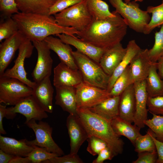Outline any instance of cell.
Listing matches in <instances>:
<instances>
[{
	"instance_id": "cell-18",
	"label": "cell",
	"mask_w": 163,
	"mask_h": 163,
	"mask_svg": "<svg viewBox=\"0 0 163 163\" xmlns=\"http://www.w3.org/2000/svg\"><path fill=\"white\" fill-rule=\"evenodd\" d=\"M64 43L71 45L81 53L99 63L106 50L97 47L75 36L64 34L56 35Z\"/></svg>"
},
{
	"instance_id": "cell-7",
	"label": "cell",
	"mask_w": 163,
	"mask_h": 163,
	"mask_svg": "<svg viewBox=\"0 0 163 163\" xmlns=\"http://www.w3.org/2000/svg\"><path fill=\"white\" fill-rule=\"evenodd\" d=\"M33 88L16 78L0 76V103L14 106L32 95Z\"/></svg>"
},
{
	"instance_id": "cell-50",
	"label": "cell",
	"mask_w": 163,
	"mask_h": 163,
	"mask_svg": "<svg viewBox=\"0 0 163 163\" xmlns=\"http://www.w3.org/2000/svg\"><path fill=\"white\" fill-rule=\"evenodd\" d=\"M132 0H123V1L126 3L128 4ZM134 1L137 2H142L143 1V0H133Z\"/></svg>"
},
{
	"instance_id": "cell-49",
	"label": "cell",
	"mask_w": 163,
	"mask_h": 163,
	"mask_svg": "<svg viewBox=\"0 0 163 163\" xmlns=\"http://www.w3.org/2000/svg\"><path fill=\"white\" fill-rule=\"evenodd\" d=\"M157 67L159 75L161 78L163 79V56L157 62Z\"/></svg>"
},
{
	"instance_id": "cell-47",
	"label": "cell",
	"mask_w": 163,
	"mask_h": 163,
	"mask_svg": "<svg viewBox=\"0 0 163 163\" xmlns=\"http://www.w3.org/2000/svg\"><path fill=\"white\" fill-rule=\"evenodd\" d=\"M13 155L7 153L0 149V163H9L14 157Z\"/></svg>"
},
{
	"instance_id": "cell-15",
	"label": "cell",
	"mask_w": 163,
	"mask_h": 163,
	"mask_svg": "<svg viewBox=\"0 0 163 163\" xmlns=\"http://www.w3.org/2000/svg\"><path fill=\"white\" fill-rule=\"evenodd\" d=\"M133 85L136 108L133 123L140 129L143 128L145 126L144 122L147 119L148 111L147 108L148 96L145 80L136 82Z\"/></svg>"
},
{
	"instance_id": "cell-13",
	"label": "cell",
	"mask_w": 163,
	"mask_h": 163,
	"mask_svg": "<svg viewBox=\"0 0 163 163\" xmlns=\"http://www.w3.org/2000/svg\"><path fill=\"white\" fill-rule=\"evenodd\" d=\"M66 126L70 140V153L77 154L89 135L78 114H69Z\"/></svg>"
},
{
	"instance_id": "cell-43",
	"label": "cell",
	"mask_w": 163,
	"mask_h": 163,
	"mask_svg": "<svg viewBox=\"0 0 163 163\" xmlns=\"http://www.w3.org/2000/svg\"><path fill=\"white\" fill-rule=\"evenodd\" d=\"M138 158L133 163H155L157 159L156 151L144 152L138 153Z\"/></svg>"
},
{
	"instance_id": "cell-6",
	"label": "cell",
	"mask_w": 163,
	"mask_h": 163,
	"mask_svg": "<svg viewBox=\"0 0 163 163\" xmlns=\"http://www.w3.org/2000/svg\"><path fill=\"white\" fill-rule=\"evenodd\" d=\"M54 18L59 25L71 27L79 32L85 29L92 19L87 9L86 0L56 14Z\"/></svg>"
},
{
	"instance_id": "cell-23",
	"label": "cell",
	"mask_w": 163,
	"mask_h": 163,
	"mask_svg": "<svg viewBox=\"0 0 163 163\" xmlns=\"http://www.w3.org/2000/svg\"><path fill=\"white\" fill-rule=\"evenodd\" d=\"M34 148L25 139L18 140L0 136V149L7 153L15 156L27 157Z\"/></svg>"
},
{
	"instance_id": "cell-25",
	"label": "cell",
	"mask_w": 163,
	"mask_h": 163,
	"mask_svg": "<svg viewBox=\"0 0 163 163\" xmlns=\"http://www.w3.org/2000/svg\"><path fill=\"white\" fill-rule=\"evenodd\" d=\"M126 48V52L123 59L110 76L107 88L109 92L117 78L129 65L134 56L141 50L134 40L129 42Z\"/></svg>"
},
{
	"instance_id": "cell-28",
	"label": "cell",
	"mask_w": 163,
	"mask_h": 163,
	"mask_svg": "<svg viewBox=\"0 0 163 163\" xmlns=\"http://www.w3.org/2000/svg\"><path fill=\"white\" fill-rule=\"evenodd\" d=\"M110 122L115 133L120 136H123L127 138L134 145L136 138L141 135V129L119 116L111 120Z\"/></svg>"
},
{
	"instance_id": "cell-31",
	"label": "cell",
	"mask_w": 163,
	"mask_h": 163,
	"mask_svg": "<svg viewBox=\"0 0 163 163\" xmlns=\"http://www.w3.org/2000/svg\"><path fill=\"white\" fill-rule=\"evenodd\" d=\"M146 11L149 14H152L151 19L143 32L145 34H148L156 27L163 24V0L158 6H148Z\"/></svg>"
},
{
	"instance_id": "cell-38",
	"label": "cell",
	"mask_w": 163,
	"mask_h": 163,
	"mask_svg": "<svg viewBox=\"0 0 163 163\" xmlns=\"http://www.w3.org/2000/svg\"><path fill=\"white\" fill-rule=\"evenodd\" d=\"M19 11L15 0H0L1 19L11 17Z\"/></svg>"
},
{
	"instance_id": "cell-41",
	"label": "cell",
	"mask_w": 163,
	"mask_h": 163,
	"mask_svg": "<svg viewBox=\"0 0 163 163\" xmlns=\"http://www.w3.org/2000/svg\"><path fill=\"white\" fill-rule=\"evenodd\" d=\"M85 0H57L50 8L49 15H54Z\"/></svg>"
},
{
	"instance_id": "cell-12",
	"label": "cell",
	"mask_w": 163,
	"mask_h": 163,
	"mask_svg": "<svg viewBox=\"0 0 163 163\" xmlns=\"http://www.w3.org/2000/svg\"><path fill=\"white\" fill-rule=\"evenodd\" d=\"M33 44L37 53V59L31 75L34 82H38L51 74L53 60L50 49L43 41L33 42Z\"/></svg>"
},
{
	"instance_id": "cell-19",
	"label": "cell",
	"mask_w": 163,
	"mask_h": 163,
	"mask_svg": "<svg viewBox=\"0 0 163 163\" xmlns=\"http://www.w3.org/2000/svg\"><path fill=\"white\" fill-rule=\"evenodd\" d=\"M148 49H141L133 58L129 65L130 72L134 83L145 80L152 62Z\"/></svg>"
},
{
	"instance_id": "cell-44",
	"label": "cell",
	"mask_w": 163,
	"mask_h": 163,
	"mask_svg": "<svg viewBox=\"0 0 163 163\" xmlns=\"http://www.w3.org/2000/svg\"><path fill=\"white\" fill-rule=\"evenodd\" d=\"M115 155L111 149L108 147L102 150L98 155L97 157L92 163H103L106 160H111Z\"/></svg>"
},
{
	"instance_id": "cell-2",
	"label": "cell",
	"mask_w": 163,
	"mask_h": 163,
	"mask_svg": "<svg viewBox=\"0 0 163 163\" xmlns=\"http://www.w3.org/2000/svg\"><path fill=\"white\" fill-rule=\"evenodd\" d=\"M12 17L17 23L19 30L32 42L44 41L52 35L64 34L73 36L79 32L72 27L59 25L52 15L19 12Z\"/></svg>"
},
{
	"instance_id": "cell-14",
	"label": "cell",
	"mask_w": 163,
	"mask_h": 163,
	"mask_svg": "<svg viewBox=\"0 0 163 163\" xmlns=\"http://www.w3.org/2000/svg\"><path fill=\"white\" fill-rule=\"evenodd\" d=\"M27 39L19 30L5 39L0 45V76H2L14 57L15 53Z\"/></svg>"
},
{
	"instance_id": "cell-40",
	"label": "cell",
	"mask_w": 163,
	"mask_h": 163,
	"mask_svg": "<svg viewBox=\"0 0 163 163\" xmlns=\"http://www.w3.org/2000/svg\"><path fill=\"white\" fill-rule=\"evenodd\" d=\"M147 107L151 113L163 115V95L154 97L148 96Z\"/></svg>"
},
{
	"instance_id": "cell-9",
	"label": "cell",
	"mask_w": 163,
	"mask_h": 163,
	"mask_svg": "<svg viewBox=\"0 0 163 163\" xmlns=\"http://www.w3.org/2000/svg\"><path fill=\"white\" fill-rule=\"evenodd\" d=\"M78 109L90 108L110 97L107 89L101 88L83 82L75 87Z\"/></svg>"
},
{
	"instance_id": "cell-37",
	"label": "cell",
	"mask_w": 163,
	"mask_h": 163,
	"mask_svg": "<svg viewBox=\"0 0 163 163\" xmlns=\"http://www.w3.org/2000/svg\"><path fill=\"white\" fill-rule=\"evenodd\" d=\"M27 156L31 163H43L47 160L59 156L56 154L51 152L45 148L35 145Z\"/></svg>"
},
{
	"instance_id": "cell-35",
	"label": "cell",
	"mask_w": 163,
	"mask_h": 163,
	"mask_svg": "<svg viewBox=\"0 0 163 163\" xmlns=\"http://www.w3.org/2000/svg\"><path fill=\"white\" fill-rule=\"evenodd\" d=\"M18 31L17 23L12 17L1 19L0 23V42L10 37Z\"/></svg>"
},
{
	"instance_id": "cell-4",
	"label": "cell",
	"mask_w": 163,
	"mask_h": 163,
	"mask_svg": "<svg viewBox=\"0 0 163 163\" xmlns=\"http://www.w3.org/2000/svg\"><path fill=\"white\" fill-rule=\"evenodd\" d=\"M114 11L122 17L127 26L139 33H143L151 17L146 11L141 9L139 5L134 0L125 3L123 0H109Z\"/></svg>"
},
{
	"instance_id": "cell-27",
	"label": "cell",
	"mask_w": 163,
	"mask_h": 163,
	"mask_svg": "<svg viewBox=\"0 0 163 163\" xmlns=\"http://www.w3.org/2000/svg\"><path fill=\"white\" fill-rule=\"evenodd\" d=\"M120 95L110 97L89 108L93 112L111 121L119 116Z\"/></svg>"
},
{
	"instance_id": "cell-21",
	"label": "cell",
	"mask_w": 163,
	"mask_h": 163,
	"mask_svg": "<svg viewBox=\"0 0 163 163\" xmlns=\"http://www.w3.org/2000/svg\"><path fill=\"white\" fill-rule=\"evenodd\" d=\"M126 51L121 43L106 50L99 64L104 71L110 76L123 59Z\"/></svg>"
},
{
	"instance_id": "cell-3",
	"label": "cell",
	"mask_w": 163,
	"mask_h": 163,
	"mask_svg": "<svg viewBox=\"0 0 163 163\" xmlns=\"http://www.w3.org/2000/svg\"><path fill=\"white\" fill-rule=\"evenodd\" d=\"M77 113L89 136L104 141L115 156L122 153L124 142L114 131L111 121L93 112L89 108H78Z\"/></svg>"
},
{
	"instance_id": "cell-45",
	"label": "cell",
	"mask_w": 163,
	"mask_h": 163,
	"mask_svg": "<svg viewBox=\"0 0 163 163\" xmlns=\"http://www.w3.org/2000/svg\"><path fill=\"white\" fill-rule=\"evenodd\" d=\"M151 135L155 142L157 154L156 163H163V142L157 139L152 131Z\"/></svg>"
},
{
	"instance_id": "cell-22",
	"label": "cell",
	"mask_w": 163,
	"mask_h": 163,
	"mask_svg": "<svg viewBox=\"0 0 163 163\" xmlns=\"http://www.w3.org/2000/svg\"><path fill=\"white\" fill-rule=\"evenodd\" d=\"M56 104L60 106L69 114L77 115L76 92L75 87L62 86L56 87Z\"/></svg>"
},
{
	"instance_id": "cell-10",
	"label": "cell",
	"mask_w": 163,
	"mask_h": 163,
	"mask_svg": "<svg viewBox=\"0 0 163 163\" xmlns=\"http://www.w3.org/2000/svg\"><path fill=\"white\" fill-rule=\"evenodd\" d=\"M31 42L27 39L23 43L18 50V55L14 61V65L11 69L6 70L0 76L16 78L33 88L36 82L27 78L24 67L25 59L30 58L33 53L34 46Z\"/></svg>"
},
{
	"instance_id": "cell-42",
	"label": "cell",
	"mask_w": 163,
	"mask_h": 163,
	"mask_svg": "<svg viewBox=\"0 0 163 163\" xmlns=\"http://www.w3.org/2000/svg\"><path fill=\"white\" fill-rule=\"evenodd\" d=\"M44 163H83L77 154H71L56 157L44 161Z\"/></svg>"
},
{
	"instance_id": "cell-11",
	"label": "cell",
	"mask_w": 163,
	"mask_h": 163,
	"mask_svg": "<svg viewBox=\"0 0 163 163\" xmlns=\"http://www.w3.org/2000/svg\"><path fill=\"white\" fill-rule=\"evenodd\" d=\"M17 113L21 114L26 117L25 123L32 119L40 121L48 117L46 112L40 107L32 95L25 98L13 106L7 107L6 118L13 119Z\"/></svg>"
},
{
	"instance_id": "cell-36",
	"label": "cell",
	"mask_w": 163,
	"mask_h": 163,
	"mask_svg": "<svg viewBox=\"0 0 163 163\" xmlns=\"http://www.w3.org/2000/svg\"><path fill=\"white\" fill-rule=\"evenodd\" d=\"M151 114L152 118L147 119L144 122V124L152 132L157 139L163 142V116Z\"/></svg>"
},
{
	"instance_id": "cell-46",
	"label": "cell",
	"mask_w": 163,
	"mask_h": 163,
	"mask_svg": "<svg viewBox=\"0 0 163 163\" xmlns=\"http://www.w3.org/2000/svg\"><path fill=\"white\" fill-rule=\"evenodd\" d=\"M7 108L6 105H3L0 104V133L5 134L6 133L4 129L3 125V120L4 117H6L7 113Z\"/></svg>"
},
{
	"instance_id": "cell-20",
	"label": "cell",
	"mask_w": 163,
	"mask_h": 163,
	"mask_svg": "<svg viewBox=\"0 0 163 163\" xmlns=\"http://www.w3.org/2000/svg\"><path fill=\"white\" fill-rule=\"evenodd\" d=\"M44 41L50 49L56 54L61 62L74 70H78L69 45L52 36L47 37Z\"/></svg>"
},
{
	"instance_id": "cell-34",
	"label": "cell",
	"mask_w": 163,
	"mask_h": 163,
	"mask_svg": "<svg viewBox=\"0 0 163 163\" xmlns=\"http://www.w3.org/2000/svg\"><path fill=\"white\" fill-rule=\"evenodd\" d=\"M150 58L152 62H156L163 56V24L160 30L155 34V42L153 47L148 50Z\"/></svg>"
},
{
	"instance_id": "cell-30",
	"label": "cell",
	"mask_w": 163,
	"mask_h": 163,
	"mask_svg": "<svg viewBox=\"0 0 163 163\" xmlns=\"http://www.w3.org/2000/svg\"><path fill=\"white\" fill-rule=\"evenodd\" d=\"M87 9L92 19L101 20L115 16L111 12L108 5L102 0H86Z\"/></svg>"
},
{
	"instance_id": "cell-1",
	"label": "cell",
	"mask_w": 163,
	"mask_h": 163,
	"mask_svg": "<svg viewBox=\"0 0 163 163\" xmlns=\"http://www.w3.org/2000/svg\"><path fill=\"white\" fill-rule=\"evenodd\" d=\"M113 17L101 20L92 19L78 37L100 48L107 50L121 42L127 32V26L122 17L114 11Z\"/></svg>"
},
{
	"instance_id": "cell-32",
	"label": "cell",
	"mask_w": 163,
	"mask_h": 163,
	"mask_svg": "<svg viewBox=\"0 0 163 163\" xmlns=\"http://www.w3.org/2000/svg\"><path fill=\"white\" fill-rule=\"evenodd\" d=\"M133 83L129 65L115 82L109 92L110 97L120 95L129 86Z\"/></svg>"
},
{
	"instance_id": "cell-26",
	"label": "cell",
	"mask_w": 163,
	"mask_h": 163,
	"mask_svg": "<svg viewBox=\"0 0 163 163\" xmlns=\"http://www.w3.org/2000/svg\"><path fill=\"white\" fill-rule=\"evenodd\" d=\"M57 0H15L21 12L48 15L50 8Z\"/></svg>"
},
{
	"instance_id": "cell-8",
	"label": "cell",
	"mask_w": 163,
	"mask_h": 163,
	"mask_svg": "<svg viewBox=\"0 0 163 163\" xmlns=\"http://www.w3.org/2000/svg\"><path fill=\"white\" fill-rule=\"evenodd\" d=\"M36 121L32 119L25 123L33 130L35 135V139L27 140L28 143L31 145L44 148L49 152L56 154L59 156L64 155L63 151L52 138V128L47 122L41 120L37 123Z\"/></svg>"
},
{
	"instance_id": "cell-39",
	"label": "cell",
	"mask_w": 163,
	"mask_h": 163,
	"mask_svg": "<svg viewBox=\"0 0 163 163\" xmlns=\"http://www.w3.org/2000/svg\"><path fill=\"white\" fill-rule=\"evenodd\" d=\"M87 141L88 145L87 150L93 156L98 155L102 150L108 147L104 141L93 136H89Z\"/></svg>"
},
{
	"instance_id": "cell-24",
	"label": "cell",
	"mask_w": 163,
	"mask_h": 163,
	"mask_svg": "<svg viewBox=\"0 0 163 163\" xmlns=\"http://www.w3.org/2000/svg\"><path fill=\"white\" fill-rule=\"evenodd\" d=\"M136 101L133 84L129 86L120 95L119 116L130 123L133 122Z\"/></svg>"
},
{
	"instance_id": "cell-33",
	"label": "cell",
	"mask_w": 163,
	"mask_h": 163,
	"mask_svg": "<svg viewBox=\"0 0 163 163\" xmlns=\"http://www.w3.org/2000/svg\"><path fill=\"white\" fill-rule=\"evenodd\" d=\"M152 131L149 129L145 134H141L136 138L134 144L135 151L137 153L144 152L156 151V149L152 137Z\"/></svg>"
},
{
	"instance_id": "cell-5",
	"label": "cell",
	"mask_w": 163,
	"mask_h": 163,
	"mask_svg": "<svg viewBox=\"0 0 163 163\" xmlns=\"http://www.w3.org/2000/svg\"><path fill=\"white\" fill-rule=\"evenodd\" d=\"M72 53L83 82L107 89L110 76L105 73L99 63L77 50L72 51Z\"/></svg>"
},
{
	"instance_id": "cell-48",
	"label": "cell",
	"mask_w": 163,
	"mask_h": 163,
	"mask_svg": "<svg viewBox=\"0 0 163 163\" xmlns=\"http://www.w3.org/2000/svg\"><path fill=\"white\" fill-rule=\"evenodd\" d=\"M31 161L27 157L14 156L9 163H30Z\"/></svg>"
},
{
	"instance_id": "cell-29",
	"label": "cell",
	"mask_w": 163,
	"mask_h": 163,
	"mask_svg": "<svg viewBox=\"0 0 163 163\" xmlns=\"http://www.w3.org/2000/svg\"><path fill=\"white\" fill-rule=\"evenodd\" d=\"M157 71V62H152L145 79L146 89L149 97L163 95V80Z\"/></svg>"
},
{
	"instance_id": "cell-17",
	"label": "cell",
	"mask_w": 163,
	"mask_h": 163,
	"mask_svg": "<svg viewBox=\"0 0 163 163\" xmlns=\"http://www.w3.org/2000/svg\"><path fill=\"white\" fill-rule=\"evenodd\" d=\"M53 85L55 87H75L83 82L78 70H74L60 62L53 69Z\"/></svg>"
},
{
	"instance_id": "cell-16",
	"label": "cell",
	"mask_w": 163,
	"mask_h": 163,
	"mask_svg": "<svg viewBox=\"0 0 163 163\" xmlns=\"http://www.w3.org/2000/svg\"><path fill=\"white\" fill-rule=\"evenodd\" d=\"M53 92L54 89L50 77H48L36 82L33 88L31 95L44 110L46 112L51 113L53 110Z\"/></svg>"
}]
</instances>
